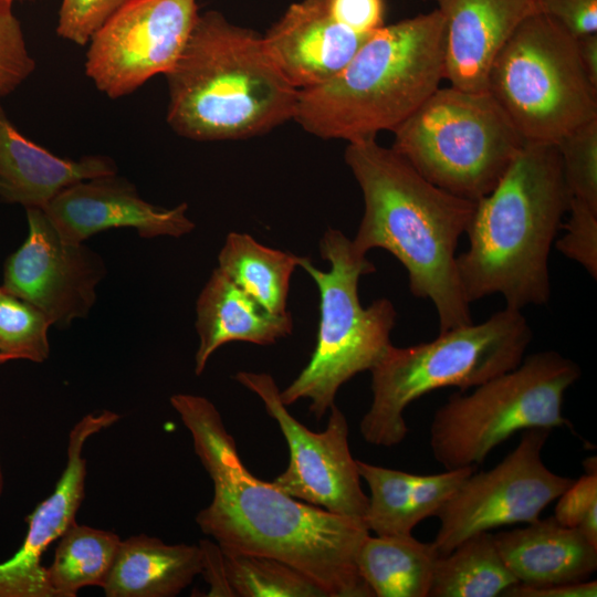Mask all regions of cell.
I'll return each instance as SVG.
<instances>
[{
    "mask_svg": "<svg viewBox=\"0 0 597 597\" xmlns=\"http://www.w3.org/2000/svg\"><path fill=\"white\" fill-rule=\"evenodd\" d=\"M552 430L522 431L517 446L496 465L461 483L438 513L440 526L432 544L439 556L465 538L517 523H532L574 482L556 474L542 458Z\"/></svg>",
    "mask_w": 597,
    "mask_h": 597,
    "instance_id": "8fae6325",
    "label": "cell"
},
{
    "mask_svg": "<svg viewBox=\"0 0 597 597\" xmlns=\"http://www.w3.org/2000/svg\"><path fill=\"white\" fill-rule=\"evenodd\" d=\"M25 210L28 235L7 258L1 287L39 308L51 326L66 328L93 307L104 260L84 242L63 240L42 209Z\"/></svg>",
    "mask_w": 597,
    "mask_h": 597,
    "instance_id": "5bb4252c",
    "label": "cell"
},
{
    "mask_svg": "<svg viewBox=\"0 0 597 597\" xmlns=\"http://www.w3.org/2000/svg\"><path fill=\"white\" fill-rule=\"evenodd\" d=\"M221 551L229 597H328L313 579L280 559Z\"/></svg>",
    "mask_w": 597,
    "mask_h": 597,
    "instance_id": "83f0119b",
    "label": "cell"
},
{
    "mask_svg": "<svg viewBox=\"0 0 597 597\" xmlns=\"http://www.w3.org/2000/svg\"><path fill=\"white\" fill-rule=\"evenodd\" d=\"M431 1L444 24L443 77L450 86L485 92L491 65L516 28L538 12L537 0Z\"/></svg>",
    "mask_w": 597,
    "mask_h": 597,
    "instance_id": "e0dca14e",
    "label": "cell"
},
{
    "mask_svg": "<svg viewBox=\"0 0 597 597\" xmlns=\"http://www.w3.org/2000/svg\"><path fill=\"white\" fill-rule=\"evenodd\" d=\"M515 584L493 533L481 532L438 556L428 597H498Z\"/></svg>",
    "mask_w": 597,
    "mask_h": 597,
    "instance_id": "484cf974",
    "label": "cell"
},
{
    "mask_svg": "<svg viewBox=\"0 0 597 597\" xmlns=\"http://www.w3.org/2000/svg\"><path fill=\"white\" fill-rule=\"evenodd\" d=\"M555 145L570 199L597 210V118L570 130Z\"/></svg>",
    "mask_w": 597,
    "mask_h": 597,
    "instance_id": "f546056e",
    "label": "cell"
},
{
    "mask_svg": "<svg viewBox=\"0 0 597 597\" xmlns=\"http://www.w3.org/2000/svg\"><path fill=\"white\" fill-rule=\"evenodd\" d=\"M331 15L342 25L369 35L384 25V0H326Z\"/></svg>",
    "mask_w": 597,
    "mask_h": 597,
    "instance_id": "d590c367",
    "label": "cell"
},
{
    "mask_svg": "<svg viewBox=\"0 0 597 597\" xmlns=\"http://www.w3.org/2000/svg\"><path fill=\"white\" fill-rule=\"evenodd\" d=\"M117 174L107 156L60 157L28 139L0 106V200L44 209L64 188L85 179Z\"/></svg>",
    "mask_w": 597,
    "mask_h": 597,
    "instance_id": "d6986e66",
    "label": "cell"
},
{
    "mask_svg": "<svg viewBox=\"0 0 597 597\" xmlns=\"http://www.w3.org/2000/svg\"><path fill=\"white\" fill-rule=\"evenodd\" d=\"M15 0H0V6L12 8Z\"/></svg>",
    "mask_w": 597,
    "mask_h": 597,
    "instance_id": "ab89813d",
    "label": "cell"
},
{
    "mask_svg": "<svg viewBox=\"0 0 597 597\" xmlns=\"http://www.w3.org/2000/svg\"><path fill=\"white\" fill-rule=\"evenodd\" d=\"M537 8L575 38L597 33V0H537Z\"/></svg>",
    "mask_w": 597,
    "mask_h": 597,
    "instance_id": "e575fe53",
    "label": "cell"
},
{
    "mask_svg": "<svg viewBox=\"0 0 597 597\" xmlns=\"http://www.w3.org/2000/svg\"><path fill=\"white\" fill-rule=\"evenodd\" d=\"M596 595V580L545 586H531L517 583L502 594L504 597H595Z\"/></svg>",
    "mask_w": 597,
    "mask_h": 597,
    "instance_id": "8d00e7d4",
    "label": "cell"
},
{
    "mask_svg": "<svg viewBox=\"0 0 597 597\" xmlns=\"http://www.w3.org/2000/svg\"><path fill=\"white\" fill-rule=\"evenodd\" d=\"M586 473L574 480L557 499L554 517L564 526L577 528L597 546V461H584Z\"/></svg>",
    "mask_w": 597,
    "mask_h": 597,
    "instance_id": "4dcf8cb0",
    "label": "cell"
},
{
    "mask_svg": "<svg viewBox=\"0 0 597 597\" xmlns=\"http://www.w3.org/2000/svg\"><path fill=\"white\" fill-rule=\"evenodd\" d=\"M576 39L582 66L589 81L597 86V33Z\"/></svg>",
    "mask_w": 597,
    "mask_h": 597,
    "instance_id": "f35d334b",
    "label": "cell"
},
{
    "mask_svg": "<svg viewBox=\"0 0 597 597\" xmlns=\"http://www.w3.org/2000/svg\"><path fill=\"white\" fill-rule=\"evenodd\" d=\"M234 378L262 400L289 447V464L272 483L307 504L365 522L368 495L362 489L357 463L349 450L348 422L342 410L334 404L326 429L314 432L289 412L271 375L239 371Z\"/></svg>",
    "mask_w": 597,
    "mask_h": 597,
    "instance_id": "7c38bea8",
    "label": "cell"
},
{
    "mask_svg": "<svg viewBox=\"0 0 597 597\" xmlns=\"http://www.w3.org/2000/svg\"><path fill=\"white\" fill-rule=\"evenodd\" d=\"M533 338L521 310L504 307L479 324L440 332L431 342L392 344L369 370L373 400L359 430L373 446L392 447L408 434L406 408L430 391H462L515 368Z\"/></svg>",
    "mask_w": 597,
    "mask_h": 597,
    "instance_id": "8992f818",
    "label": "cell"
},
{
    "mask_svg": "<svg viewBox=\"0 0 597 597\" xmlns=\"http://www.w3.org/2000/svg\"><path fill=\"white\" fill-rule=\"evenodd\" d=\"M199 546L202 554V570L200 575L203 576L209 585L207 596L229 597L220 546L209 540L200 541Z\"/></svg>",
    "mask_w": 597,
    "mask_h": 597,
    "instance_id": "74e56055",
    "label": "cell"
},
{
    "mask_svg": "<svg viewBox=\"0 0 597 597\" xmlns=\"http://www.w3.org/2000/svg\"><path fill=\"white\" fill-rule=\"evenodd\" d=\"M170 404L213 483L212 501L196 516L203 534L224 551L291 565L328 597H374L356 566L358 548L369 534L365 522L307 504L253 475L206 397L176 394Z\"/></svg>",
    "mask_w": 597,
    "mask_h": 597,
    "instance_id": "6da1fadb",
    "label": "cell"
},
{
    "mask_svg": "<svg viewBox=\"0 0 597 597\" xmlns=\"http://www.w3.org/2000/svg\"><path fill=\"white\" fill-rule=\"evenodd\" d=\"M196 328L199 346L195 373L201 375L209 358L222 345L240 341L274 344L292 333L290 312L274 314L214 269L197 300Z\"/></svg>",
    "mask_w": 597,
    "mask_h": 597,
    "instance_id": "7402d4cb",
    "label": "cell"
},
{
    "mask_svg": "<svg viewBox=\"0 0 597 597\" xmlns=\"http://www.w3.org/2000/svg\"><path fill=\"white\" fill-rule=\"evenodd\" d=\"M121 537L74 521L59 537L48 583L54 597H75L88 586L102 587L114 564Z\"/></svg>",
    "mask_w": 597,
    "mask_h": 597,
    "instance_id": "4316f807",
    "label": "cell"
},
{
    "mask_svg": "<svg viewBox=\"0 0 597 597\" xmlns=\"http://www.w3.org/2000/svg\"><path fill=\"white\" fill-rule=\"evenodd\" d=\"M201 570L199 545L167 544L138 534L121 541L102 588L107 597H174Z\"/></svg>",
    "mask_w": 597,
    "mask_h": 597,
    "instance_id": "603a6c76",
    "label": "cell"
},
{
    "mask_svg": "<svg viewBox=\"0 0 597 597\" xmlns=\"http://www.w3.org/2000/svg\"><path fill=\"white\" fill-rule=\"evenodd\" d=\"M2 490H3V474H2L1 463H0V495L2 493Z\"/></svg>",
    "mask_w": 597,
    "mask_h": 597,
    "instance_id": "60d3db41",
    "label": "cell"
},
{
    "mask_svg": "<svg viewBox=\"0 0 597 597\" xmlns=\"http://www.w3.org/2000/svg\"><path fill=\"white\" fill-rule=\"evenodd\" d=\"M438 556L432 542L412 534H367L356 566L374 597H428Z\"/></svg>",
    "mask_w": 597,
    "mask_h": 597,
    "instance_id": "cb8c5ba5",
    "label": "cell"
},
{
    "mask_svg": "<svg viewBox=\"0 0 597 597\" xmlns=\"http://www.w3.org/2000/svg\"><path fill=\"white\" fill-rule=\"evenodd\" d=\"M199 13L197 0H133L90 40L85 72L109 98L132 94L179 60Z\"/></svg>",
    "mask_w": 597,
    "mask_h": 597,
    "instance_id": "4fadbf2b",
    "label": "cell"
},
{
    "mask_svg": "<svg viewBox=\"0 0 597 597\" xmlns=\"http://www.w3.org/2000/svg\"><path fill=\"white\" fill-rule=\"evenodd\" d=\"M329 271H322L306 256L298 266L314 280L320 291V325L308 364L282 391L285 406L310 399V411L321 419L335 404L346 381L370 370L391 345L390 333L397 313L388 298L375 300L364 307L358 297L362 275L375 272L366 255L357 253L343 232L328 228L320 241Z\"/></svg>",
    "mask_w": 597,
    "mask_h": 597,
    "instance_id": "52a82bcc",
    "label": "cell"
},
{
    "mask_svg": "<svg viewBox=\"0 0 597 597\" xmlns=\"http://www.w3.org/2000/svg\"><path fill=\"white\" fill-rule=\"evenodd\" d=\"M486 91L525 142L557 144L597 118V86L579 61L577 39L551 17H527L495 56Z\"/></svg>",
    "mask_w": 597,
    "mask_h": 597,
    "instance_id": "30bf717a",
    "label": "cell"
},
{
    "mask_svg": "<svg viewBox=\"0 0 597 597\" xmlns=\"http://www.w3.org/2000/svg\"><path fill=\"white\" fill-rule=\"evenodd\" d=\"M344 158L364 197L353 249L390 252L406 269L410 292L436 307L440 332L473 323L455 250L475 201L431 184L376 137L348 142Z\"/></svg>",
    "mask_w": 597,
    "mask_h": 597,
    "instance_id": "7a4b0ae2",
    "label": "cell"
},
{
    "mask_svg": "<svg viewBox=\"0 0 597 597\" xmlns=\"http://www.w3.org/2000/svg\"><path fill=\"white\" fill-rule=\"evenodd\" d=\"M444 24L437 9L383 25L329 81L298 90L293 119L347 142L394 130L440 87Z\"/></svg>",
    "mask_w": 597,
    "mask_h": 597,
    "instance_id": "5b68a950",
    "label": "cell"
},
{
    "mask_svg": "<svg viewBox=\"0 0 597 597\" xmlns=\"http://www.w3.org/2000/svg\"><path fill=\"white\" fill-rule=\"evenodd\" d=\"M121 416L101 410L81 418L71 429L66 464L53 492L27 517L28 531L17 553L0 563V597H54L42 556L75 521L85 496V442L111 427Z\"/></svg>",
    "mask_w": 597,
    "mask_h": 597,
    "instance_id": "9a60e30c",
    "label": "cell"
},
{
    "mask_svg": "<svg viewBox=\"0 0 597 597\" xmlns=\"http://www.w3.org/2000/svg\"><path fill=\"white\" fill-rule=\"evenodd\" d=\"M369 35L334 20L326 0H301L292 3L262 38L289 82L304 90L337 75Z\"/></svg>",
    "mask_w": 597,
    "mask_h": 597,
    "instance_id": "ac0fdd59",
    "label": "cell"
},
{
    "mask_svg": "<svg viewBox=\"0 0 597 597\" xmlns=\"http://www.w3.org/2000/svg\"><path fill=\"white\" fill-rule=\"evenodd\" d=\"M565 233L555 241L556 249L597 277V210L569 199Z\"/></svg>",
    "mask_w": 597,
    "mask_h": 597,
    "instance_id": "1f68e13d",
    "label": "cell"
},
{
    "mask_svg": "<svg viewBox=\"0 0 597 597\" xmlns=\"http://www.w3.org/2000/svg\"><path fill=\"white\" fill-rule=\"evenodd\" d=\"M301 256L259 243L250 234L230 232L218 269L274 314L286 313L290 281Z\"/></svg>",
    "mask_w": 597,
    "mask_h": 597,
    "instance_id": "d4e9b609",
    "label": "cell"
},
{
    "mask_svg": "<svg viewBox=\"0 0 597 597\" xmlns=\"http://www.w3.org/2000/svg\"><path fill=\"white\" fill-rule=\"evenodd\" d=\"M569 199L556 145L525 142L495 187L475 201L469 247L457 255L470 303L500 294L506 307L522 311L549 301V253Z\"/></svg>",
    "mask_w": 597,
    "mask_h": 597,
    "instance_id": "3957f363",
    "label": "cell"
},
{
    "mask_svg": "<svg viewBox=\"0 0 597 597\" xmlns=\"http://www.w3.org/2000/svg\"><path fill=\"white\" fill-rule=\"evenodd\" d=\"M166 77L167 123L188 139L249 138L294 117L298 90L276 66L263 38L218 11L199 13Z\"/></svg>",
    "mask_w": 597,
    "mask_h": 597,
    "instance_id": "277c9868",
    "label": "cell"
},
{
    "mask_svg": "<svg viewBox=\"0 0 597 597\" xmlns=\"http://www.w3.org/2000/svg\"><path fill=\"white\" fill-rule=\"evenodd\" d=\"M582 370L555 350L537 352L464 395L452 394L430 425V448L444 470L475 468L517 432L568 427L562 412Z\"/></svg>",
    "mask_w": 597,
    "mask_h": 597,
    "instance_id": "ba28073f",
    "label": "cell"
},
{
    "mask_svg": "<svg viewBox=\"0 0 597 597\" xmlns=\"http://www.w3.org/2000/svg\"><path fill=\"white\" fill-rule=\"evenodd\" d=\"M133 0H62L56 33L85 45L122 8Z\"/></svg>",
    "mask_w": 597,
    "mask_h": 597,
    "instance_id": "836d02e7",
    "label": "cell"
},
{
    "mask_svg": "<svg viewBox=\"0 0 597 597\" xmlns=\"http://www.w3.org/2000/svg\"><path fill=\"white\" fill-rule=\"evenodd\" d=\"M50 327L39 308L0 286V365L18 359L46 360Z\"/></svg>",
    "mask_w": 597,
    "mask_h": 597,
    "instance_id": "f1b7e54d",
    "label": "cell"
},
{
    "mask_svg": "<svg viewBox=\"0 0 597 597\" xmlns=\"http://www.w3.org/2000/svg\"><path fill=\"white\" fill-rule=\"evenodd\" d=\"M392 149L458 197L488 195L525 143L488 92L439 87L394 130Z\"/></svg>",
    "mask_w": 597,
    "mask_h": 597,
    "instance_id": "9c48e42d",
    "label": "cell"
},
{
    "mask_svg": "<svg viewBox=\"0 0 597 597\" xmlns=\"http://www.w3.org/2000/svg\"><path fill=\"white\" fill-rule=\"evenodd\" d=\"M187 203L167 209L144 200L129 180L115 175L75 182L60 191L43 209L61 238L82 243L108 229L132 228L142 238L175 237L191 232Z\"/></svg>",
    "mask_w": 597,
    "mask_h": 597,
    "instance_id": "2e32d148",
    "label": "cell"
},
{
    "mask_svg": "<svg viewBox=\"0 0 597 597\" xmlns=\"http://www.w3.org/2000/svg\"><path fill=\"white\" fill-rule=\"evenodd\" d=\"M24 34L12 8L0 6V97L15 91L34 71Z\"/></svg>",
    "mask_w": 597,
    "mask_h": 597,
    "instance_id": "d6a6232c",
    "label": "cell"
},
{
    "mask_svg": "<svg viewBox=\"0 0 597 597\" xmlns=\"http://www.w3.org/2000/svg\"><path fill=\"white\" fill-rule=\"evenodd\" d=\"M493 535L504 564L520 584L578 583L597 568V546L554 516Z\"/></svg>",
    "mask_w": 597,
    "mask_h": 597,
    "instance_id": "ffe728a7",
    "label": "cell"
},
{
    "mask_svg": "<svg viewBox=\"0 0 597 597\" xmlns=\"http://www.w3.org/2000/svg\"><path fill=\"white\" fill-rule=\"evenodd\" d=\"M367 483L365 523L376 535H408L421 521L437 516L474 468L413 474L356 460Z\"/></svg>",
    "mask_w": 597,
    "mask_h": 597,
    "instance_id": "44dd1931",
    "label": "cell"
}]
</instances>
